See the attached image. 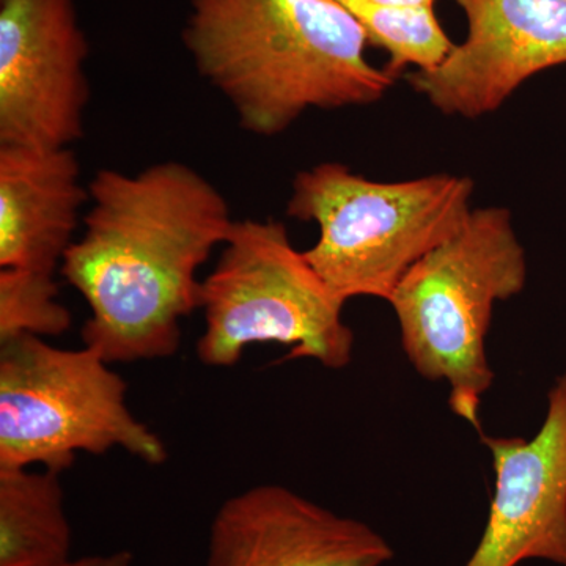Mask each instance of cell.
Instances as JSON below:
<instances>
[{
	"label": "cell",
	"mask_w": 566,
	"mask_h": 566,
	"mask_svg": "<svg viewBox=\"0 0 566 566\" xmlns=\"http://www.w3.org/2000/svg\"><path fill=\"white\" fill-rule=\"evenodd\" d=\"M84 232L61 266L91 315L82 344L109 364L167 359L181 322L200 308V270L233 226L222 192L191 166L99 170Z\"/></svg>",
	"instance_id": "1"
},
{
	"label": "cell",
	"mask_w": 566,
	"mask_h": 566,
	"mask_svg": "<svg viewBox=\"0 0 566 566\" xmlns=\"http://www.w3.org/2000/svg\"><path fill=\"white\" fill-rule=\"evenodd\" d=\"M181 39L255 136H279L308 109L379 102L395 81L367 61V33L337 0H189Z\"/></svg>",
	"instance_id": "2"
},
{
	"label": "cell",
	"mask_w": 566,
	"mask_h": 566,
	"mask_svg": "<svg viewBox=\"0 0 566 566\" xmlns=\"http://www.w3.org/2000/svg\"><path fill=\"white\" fill-rule=\"evenodd\" d=\"M526 282V251L512 212L476 208L405 274L389 300L409 363L428 381L449 386L450 409L479 434L480 403L494 381L486 356L494 305Z\"/></svg>",
	"instance_id": "3"
},
{
	"label": "cell",
	"mask_w": 566,
	"mask_h": 566,
	"mask_svg": "<svg viewBox=\"0 0 566 566\" xmlns=\"http://www.w3.org/2000/svg\"><path fill=\"white\" fill-rule=\"evenodd\" d=\"M472 193L461 175L381 182L322 163L294 177L286 214L318 226L304 255L338 297L389 303L405 274L464 226Z\"/></svg>",
	"instance_id": "4"
},
{
	"label": "cell",
	"mask_w": 566,
	"mask_h": 566,
	"mask_svg": "<svg viewBox=\"0 0 566 566\" xmlns=\"http://www.w3.org/2000/svg\"><path fill=\"white\" fill-rule=\"evenodd\" d=\"M221 249L200 292L205 327L196 354L205 367H234L255 344L292 346L282 360L348 367L354 334L342 316L346 303L293 248L282 222L234 221Z\"/></svg>",
	"instance_id": "5"
},
{
	"label": "cell",
	"mask_w": 566,
	"mask_h": 566,
	"mask_svg": "<svg viewBox=\"0 0 566 566\" xmlns=\"http://www.w3.org/2000/svg\"><path fill=\"white\" fill-rule=\"evenodd\" d=\"M98 353L59 348L36 335L0 340V469H70L77 453L125 450L148 465L169 458L133 415L125 379Z\"/></svg>",
	"instance_id": "6"
},
{
	"label": "cell",
	"mask_w": 566,
	"mask_h": 566,
	"mask_svg": "<svg viewBox=\"0 0 566 566\" xmlns=\"http://www.w3.org/2000/svg\"><path fill=\"white\" fill-rule=\"evenodd\" d=\"M88 51L74 0H0V145L84 137Z\"/></svg>",
	"instance_id": "7"
},
{
	"label": "cell",
	"mask_w": 566,
	"mask_h": 566,
	"mask_svg": "<svg viewBox=\"0 0 566 566\" xmlns=\"http://www.w3.org/2000/svg\"><path fill=\"white\" fill-rule=\"evenodd\" d=\"M468 36L409 84L446 115L497 111L535 74L566 63V0H457Z\"/></svg>",
	"instance_id": "8"
},
{
	"label": "cell",
	"mask_w": 566,
	"mask_h": 566,
	"mask_svg": "<svg viewBox=\"0 0 566 566\" xmlns=\"http://www.w3.org/2000/svg\"><path fill=\"white\" fill-rule=\"evenodd\" d=\"M480 439L493 458L494 493L485 528L463 566H566V371L547 392L534 438Z\"/></svg>",
	"instance_id": "9"
},
{
	"label": "cell",
	"mask_w": 566,
	"mask_h": 566,
	"mask_svg": "<svg viewBox=\"0 0 566 566\" xmlns=\"http://www.w3.org/2000/svg\"><path fill=\"white\" fill-rule=\"evenodd\" d=\"M392 546L374 527L282 485H256L212 517L205 566H385Z\"/></svg>",
	"instance_id": "10"
},
{
	"label": "cell",
	"mask_w": 566,
	"mask_h": 566,
	"mask_svg": "<svg viewBox=\"0 0 566 566\" xmlns=\"http://www.w3.org/2000/svg\"><path fill=\"white\" fill-rule=\"evenodd\" d=\"M88 200L71 148L0 145V268L55 275Z\"/></svg>",
	"instance_id": "11"
},
{
	"label": "cell",
	"mask_w": 566,
	"mask_h": 566,
	"mask_svg": "<svg viewBox=\"0 0 566 566\" xmlns=\"http://www.w3.org/2000/svg\"><path fill=\"white\" fill-rule=\"evenodd\" d=\"M71 549L61 474L0 469V566H54Z\"/></svg>",
	"instance_id": "12"
},
{
	"label": "cell",
	"mask_w": 566,
	"mask_h": 566,
	"mask_svg": "<svg viewBox=\"0 0 566 566\" xmlns=\"http://www.w3.org/2000/svg\"><path fill=\"white\" fill-rule=\"evenodd\" d=\"M363 25L368 43L389 52L386 71L397 77L415 65L416 71L438 69L455 43L449 39L434 9H401L371 0H337Z\"/></svg>",
	"instance_id": "13"
},
{
	"label": "cell",
	"mask_w": 566,
	"mask_h": 566,
	"mask_svg": "<svg viewBox=\"0 0 566 566\" xmlns=\"http://www.w3.org/2000/svg\"><path fill=\"white\" fill-rule=\"evenodd\" d=\"M71 323L54 275L0 271V340L22 334L54 337L66 333Z\"/></svg>",
	"instance_id": "14"
},
{
	"label": "cell",
	"mask_w": 566,
	"mask_h": 566,
	"mask_svg": "<svg viewBox=\"0 0 566 566\" xmlns=\"http://www.w3.org/2000/svg\"><path fill=\"white\" fill-rule=\"evenodd\" d=\"M132 551H115L109 554H91L84 557H71L70 560L54 566H133Z\"/></svg>",
	"instance_id": "15"
},
{
	"label": "cell",
	"mask_w": 566,
	"mask_h": 566,
	"mask_svg": "<svg viewBox=\"0 0 566 566\" xmlns=\"http://www.w3.org/2000/svg\"><path fill=\"white\" fill-rule=\"evenodd\" d=\"M381 6L401 7V9H434L438 0H371Z\"/></svg>",
	"instance_id": "16"
}]
</instances>
